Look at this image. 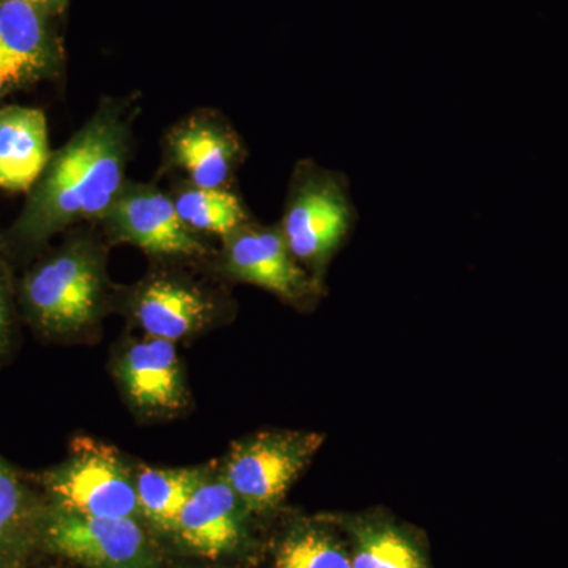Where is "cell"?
I'll return each mask as SVG.
<instances>
[{"label": "cell", "instance_id": "obj_10", "mask_svg": "<svg viewBox=\"0 0 568 568\" xmlns=\"http://www.w3.org/2000/svg\"><path fill=\"white\" fill-rule=\"evenodd\" d=\"M119 381L126 398L142 413H175L185 403L181 358L173 342L148 336L133 343L119 361Z\"/></svg>", "mask_w": 568, "mask_h": 568}, {"label": "cell", "instance_id": "obj_19", "mask_svg": "<svg viewBox=\"0 0 568 568\" xmlns=\"http://www.w3.org/2000/svg\"><path fill=\"white\" fill-rule=\"evenodd\" d=\"M31 496L20 476L0 459V560L7 558L28 525Z\"/></svg>", "mask_w": 568, "mask_h": 568}, {"label": "cell", "instance_id": "obj_13", "mask_svg": "<svg viewBox=\"0 0 568 568\" xmlns=\"http://www.w3.org/2000/svg\"><path fill=\"white\" fill-rule=\"evenodd\" d=\"M171 163L189 175L190 185L223 189L241 160V142L220 123L193 118L170 136Z\"/></svg>", "mask_w": 568, "mask_h": 568}, {"label": "cell", "instance_id": "obj_12", "mask_svg": "<svg viewBox=\"0 0 568 568\" xmlns=\"http://www.w3.org/2000/svg\"><path fill=\"white\" fill-rule=\"evenodd\" d=\"M212 316V301L200 287L171 276L149 280L134 298V317L152 338L179 342L204 328Z\"/></svg>", "mask_w": 568, "mask_h": 568}, {"label": "cell", "instance_id": "obj_9", "mask_svg": "<svg viewBox=\"0 0 568 568\" xmlns=\"http://www.w3.org/2000/svg\"><path fill=\"white\" fill-rule=\"evenodd\" d=\"M58 61L47 11L0 0V99L44 77Z\"/></svg>", "mask_w": 568, "mask_h": 568}, {"label": "cell", "instance_id": "obj_8", "mask_svg": "<svg viewBox=\"0 0 568 568\" xmlns=\"http://www.w3.org/2000/svg\"><path fill=\"white\" fill-rule=\"evenodd\" d=\"M48 547L95 568H134L144 558V532L133 518H95L59 510L44 529Z\"/></svg>", "mask_w": 568, "mask_h": 568}, {"label": "cell", "instance_id": "obj_20", "mask_svg": "<svg viewBox=\"0 0 568 568\" xmlns=\"http://www.w3.org/2000/svg\"><path fill=\"white\" fill-rule=\"evenodd\" d=\"M10 334V315L9 306H7L6 293H3L2 284H0V353L9 343Z\"/></svg>", "mask_w": 568, "mask_h": 568}, {"label": "cell", "instance_id": "obj_1", "mask_svg": "<svg viewBox=\"0 0 568 568\" xmlns=\"http://www.w3.org/2000/svg\"><path fill=\"white\" fill-rule=\"evenodd\" d=\"M132 130L125 110L103 104L51 155L17 224L22 241L41 242L70 224L103 220L125 181Z\"/></svg>", "mask_w": 568, "mask_h": 568}, {"label": "cell", "instance_id": "obj_2", "mask_svg": "<svg viewBox=\"0 0 568 568\" xmlns=\"http://www.w3.org/2000/svg\"><path fill=\"white\" fill-rule=\"evenodd\" d=\"M355 207L343 174L302 162L295 168L280 231L291 253L317 282L349 237Z\"/></svg>", "mask_w": 568, "mask_h": 568}, {"label": "cell", "instance_id": "obj_3", "mask_svg": "<svg viewBox=\"0 0 568 568\" xmlns=\"http://www.w3.org/2000/svg\"><path fill=\"white\" fill-rule=\"evenodd\" d=\"M24 301L39 327L69 335L91 327L104 304V265L91 241L71 242L24 283Z\"/></svg>", "mask_w": 568, "mask_h": 568}, {"label": "cell", "instance_id": "obj_11", "mask_svg": "<svg viewBox=\"0 0 568 568\" xmlns=\"http://www.w3.org/2000/svg\"><path fill=\"white\" fill-rule=\"evenodd\" d=\"M241 504L224 478H203L182 507L174 532L197 555L219 559L241 540Z\"/></svg>", "mask_w": 568, "mask_h": 568}, {"label": "cell", "instance_id": "obj_4", "mask_svg": "<svg viewBox=\"0 0 568 568\" xmlns=\"http://www.w3.org/2000/svg\"><path fill=\"white\" fill-rule=\"evenodd\" d=\"M59 510L95 518H133L140 514L136 484L114 447L78 437L69 458L44 476Z\"/></svg>", "mask_w": 568, "mask_h": 568}, {"label": "cell", "instance_id": "obj_15", "mask_svg": "<svg viewBox=\"0 0 568 568\" xmlns=\"http://www.w3.org/2000/svg\"><path fill=\"white\" fill-rule=\"evenodd\" d=\"M351 534L353 568H429L417 541L386 519H357Z\"/></svg>", "mask_w": 568, "mask_h": 568}, {"label": "cell", "instance_id": "obj_5", "mask_svg": "<svg viewBox=\"0 0 568 568\" xmlns=\"http://www.w3.org/2000/svg\"><path fill=\"white\" fill-rule=\"evenodd\" d=\"M323 444L320 433H257L235 444L224 467V481L248 510H268L282 503Z\"/></svg>", "mask_w": 568, "mask_h": 568}, {"label": "cell", "instance_id": "obj_14", "mask_svg": "<svg viewBox=\"0 0 568 568\" xmlns=\"http://www.w3.org/2000/svg\"><path fill=\"white\" fill-rule=\"evenodd\" d=\"M51 160L47 118L36 108L0 110V189L28 192Z\"/></svg>", "mask_w": 568, "mask_h": 568}, {"label": "cell", "instance_id": "obj_6", "mask_svg": "<svg viewBox=\"0 0 568 568\" xmlns=\"http://www.w3.org/2000/svg\"><path fill=\"white\" fill-rule=\"evenodd\" d=\"M223 271L295 306L316 301L321 282L298 263L280 227L245 223L223 237Z\"/></svg>", "mask_w": 568, "mask_h": 568}, {"label": "cell", "instance_id": "obj_17", "mask_svg": "<svg viewBox=\"0 0 568 568\" xmlns=\"http://www.w3.org/2000/svg\"><path fill=\"white\" fill-rule=\"evenodd\" d=\"M175 211L194 233L226 237L235 227L248 223V213L235 194L224 189L190 185L173 197Z\"/></svg>", "mask_w": 568, "mask_h": 568}, {"label": "cell", "instance_id": "obj_21", "mask_svg": "<svg viewBox=\"0 0 568 568\" xmlns=\"http://www.w3.org/2000/svg\"><path fill=\"white\" fill-rule=\"evenodd\" d=\"M22 2L31 3V6L37 7V9L47 11H59L63 9L67 0H22Z\"/></svg>", "mask_w": 568, "mask_h": 568}, {"label": "cell", "instance_id": "obj_7", "mask_svg": "<svg viewBox=\"0 0 568 568\" xmlns=\"http://www.w3.org/2000/svg\"><path fill=\"white\" fill-rule=\"evenodd\" d=\"M103 222L112 239L155 256L194 257L207 253L200 235L182 222L173 197L155 186L123 185Z\"/></svg>", "mask_w": 568, "mask_h": 568}, {"label": "cell", "instance_id": "obj_18", "mask_svg": "<svg viewBox=\"0 0 568 568\" xmlns=\"http://www.w3.org/2000/svg\"><path fill=\"white\" fill-rule=\"evenodd\" d=\"M274 568H353V559L327 530L304 528L284 538Z\"/></svg>", "mask_w": 568, "mask_h": 568}, {"label": "cell", "instance_id": "obj_16", "mask_svg": "<svg viewBox=\"0 0 568 568\" xmlns=\"http://www.w3.org/2000/svg\"><path fill=\"white\" fill-rule=\"evenodd\" d=\"M203 478L200 469L142 467L134 476L140 514L159 528L174 530L182 507Z\"/></svg>", "mask_w": 568, "mask_h": 568}]
</instances>
